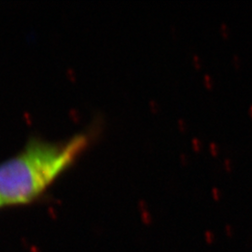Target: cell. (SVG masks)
I'll return each mask as SVG.
<instances>
[{
    "instance_id": "obj_9",
    "label": "cell",
    "mask_w": 252,
    "mask_h": 252,
    "mask_svg": "<svg viewBox=\"0 0 252 252\" xmlns=\"http://www.w3.org/2000/svg\"><path fill=\"white\" fill-rule=\"evenodd\" d=\"M181 159L183 160V162H187V157H186V155H184V154H182L181 155Z\"/></svg>"
},
{
    "instance_id": "obj_8",
    "label": "cell",
    "mask_w": 252,
    "mask_h": 252,
    "mask_svg": "<svg viewBox=\"0 0 252 252\" xmlns=\"http://www.w3.org/2000/svg\"><path fill=\"white\" fill-rule=\"evenodd\" d=\"M224 164H225V167L228 170L231 169V162H230L229 159H225V160H224Z\"/></svg>"
},
{
    "instance_id": "obj_2",
    "label": "cell",
    "mask_w": 252,
    "mask_h": 252,
    "mask_svg": "<svg viewBox=\"0 0 252 252\" xmlns=\"http://www.w3.org/2000/svg\"><path fill=\"white\" fill-rule=\"evenodd\" d=\"M220 29H221V33L224 36V37H227L229 36V30H228V27L225 23H221L220 25Z\"/></svg>"
},
{
    "instance_id": "obj_12",
    "label": "cell",
    "mask_w": 252,
    "mask_h": 252,
    "mask_svg": "<svg viewBox=\"0 0 252 252\" xmlns=\"http://www.w3.org/2000/svg\"><path fill=\"white\" fill-rule=\"evenodd\" d=\"M180 126H184V125H183V123L180 121Z\"/></svg>"
},
{
    "instance_id": "obj_11",
    "label": "cell",
    "mask_w": 252,
    "mask_h": 252,
    "mask_svg": "<svg viewBox=\"0 0 252 252\" xmlns=\"http://www.w3.org/2000/svg\"><path fill=\"white\" fill-rule=\"evenodd\" d=\"M250 112H251V114L252 115V105L251 106V108H250Z\"/></svg>"
},
{
    "instance_id": "obj_7",
    "label": "cell",
    "mask_w": 252,
    "mask_h": 252,
    "mask_svg": "<svg viewBox=\"0 0 252 252\" xmlns=\"http://www.w3.org/2000/svg\"><path fill=\"white\" fill-rule=\"evenodd\" d=\"M210 150H211L212 153H214V154H216L218 148H217V145L215 144L214 142H212V143L210 144Z\"/></svg>"
},
{
    "instance_id": "obj_13",
    "label": "cell",
    "mask_w": 252,
    "mask_h": 252,
    "mask_svg": "<svg viewBox=\"0 0 252 252\" xmlns=\"http://www.w3.org/2000/svg\"><path fill=\"white\" fill-rule=\"evenodd\" d=\"M2 206H3V205H2V203L0 202V207H2Z\"/></svg>"
},
{
    "instance_id": "obj_6",
    "label": "cell",
    "mask_w": 252,
    "mask_h": 252,
    "mask_svg": "<svg viewBox=\"0 0 252 252\" xmlns=\"http://www.w3.org/2000/svg\"><path fill=\"white\" fill-rule=\"evenodd\" d=\"M192 145H193L194 150L198 151L199 147H200V146H199V145H200V142H199V140L197 138H193V139H192Z\"/></svg>"
},
{
    "instance_id": "obj_1",
    "label": "cell",
    "mask_w": 252,
    "mask_h": 252,
    "mask_svg": "<svg viewBox=\"0 0 252 252\" xmlns=\"http://www.w3.org/2000/svg\"><path fill=\"white\" fill-rule=\"evenodd\" d=\"M88 142L84 134L62 142L29 141L18 154L0 163L2 205H24L38 197L72 164Z\"/></svg>"
},
{
    "instance_id": "obj_4",
    "label": "cell",
    "mask_w": 252,
    "mask_h": 252,
    "mask_svg": "<svg viewBox=\"0 0 252 252\" xmlns=\"http://www.w3.org/2000/svg\"><path fill=\"white\" fill-rule=\"evenodd\" d=\"M193 63H194V65H195L196 68H200L201 63H200V58H199V56L197 54H194V55H193Z\"/></svg>"
},
{
    "instance_id": "obj_10",
    "label": "cell",
    "mask_w": 252,
    "mask_h": 252,
    "mask_svg": "<svg viewBox=\"0 0 252 252\" xmlns=\"http://www.w3.org/2000/svg\"><path fill=\"white\" fill-rule=\"evenodd\" d=\"M213 193H214V196L218 197V189H217L216 188L213 189Z\"/></svg>"
},
{
    "instance_id": "obj_5",
    "label": "cell",
    "mask_w": 252,
    "mask_h": 252,
    "mask_svg": "<svg viewBox=\"0 0 252 252\" xmlns=\"http://www.w3.org/2000/svg\"><path fill=\"white\" fill-rule=\"evenodd\" d=\"M205 81H206V84L208 88L212 87V81H211V78L209 77V75H205Z\"/></svg>"
},
{
    "instance_id": "obj_3",
    "label": "cell",
    "mask_w": 252,
    "mask_h": 252,
    "mask_svg": "<svg viewBox=\"0 0 252 252\" xmlns=\"http://www.w3.org/2000/svg\"><path fill=\"white\" fill-rule=\"evenodd\" d=\"M233 63L236 68H238L240 66V58L237 54H234V57H233Z\"/></svg>"
}]
</instances>
